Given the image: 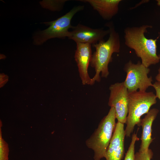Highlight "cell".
I'll return each instance as SVG.
<instances>
[{"instance_id": "cell-1", "label": "cell", "mask_w": 160, "mask_h": 160, "mask_svg": "<svg viewBox=\"0 0 160 160\" xmlns=\"http://www.w3.org/2000/svg\"><path fill=\"white\" fill-rule=\"evenodd\" d=\"M105 25L108 27L110 31L108 39L106 41L103 40L92 45L95 51L92 55L90 64L94 68L95 73L92 78L91 85L94 84L95 81H100V74L102 77H108L109 73L108 65L112 60V55L114 53L120 51L119 36L115 30L113 23L108 22Z\"/></svg>"}, {"instance_id": "cell-2", "label": "cell", "mask_w": 160, "mask_h": 160, "mask_svg": "<svg viewBox=\"0 0 160 160\" xmlns=\"http://www.w3.org/2000/svg\"><path fill=\"white\" fill-rule=\"evenodd\" d=\"M152 27L144 25L127 27L124 30L125 44L134 50L137 56L140 58L141 63L148 68L160 61L156 52V42L159 37L155 39H148L145 35V33L148 32L147 29Z\"/></svg>"}, {"instance_id": "cell-3", "label": "cell", "mask_w": 160, "mask_h": 160, "mask_svg": "<svg viewBox=\"0 0 160 160\" xmlns=\"http://www.w3.org/2000/svg\"><path fill=\"white\" fill-rule=\"evenodd\" d=\"M115 111L111 107L108 113L101 120L97 128L86 141V144L94 152V160L104 158L106 151L114 132L116 123Z\"/></svg>"}, {"instance_id": "cell-4", "label": "cell", "mask_w": 160, "mask_h": 160, "mask_svg": "<svg viewBox=\"0 0 160 160\" xmlns=\"http://www.w3.org/2000/svg\"><path fill=\"white\" fill-rule=\"evenodd\" d=\"M157 98L152 92H129L128 112L125 130L127 137H130L136 125L140 126L141 117L148 112L151 107L156 103Z\"/></svg>"}, {"instance_id": "cell-5", "label": "cell", "mask_w": 160, "mask_h": 160, "mask_svg": "<svg viewBox=\"0 0 160 160\" xmlns=\"http://www.w3.org/2000/svg\"><path fill=\"white\" fill-rule=\"evenodd\" d=\"M84 8V5L74 6L65 15L56 20L44 23L46 25H49V27L36 33L33 37L34 44L41 45L47 40L52 38H69L71 35V31L68 30L73 26L71 24L72 18L77 13L82 11Z\"/></svg>"}, {"instance_id": "cell-6", "label": "cell", "mask_w": 160, "mask_h": 160, "mask_svg": "<svg viewBox=\"0 0 160 160\" xmlns=\"http://www.w3.org/2000/svg\"><path fill=\"white\" fill-rule=\"evenodd\" d=\"M126 72L124 84L129 92L139 91L145 92L150 87L153 86L152 78L148 77L150 69L144 65L140 61L136 64L129 60L124 66Z\"/></svg>"}, {"instance_id": "cell-7", "label": "cell", "mask_w": 160, "mask_h": 160, "mask_svg": "<svg viewBox=\"0 0 160 160\" xmlns=\"http://www.w3.org/2000/svg\"><path fill=\"white\" fill-rule=\"evenodd\" d=\"M109 89L108 105L114 108L117 122L126 123L128 112L129 92L124 82L111 85Z\"/></svg>"}, {"instance_id": "cell-8", "label": "cell", "mask_w": 160, "mask_h": 160, "mask_svg": "<svg viewBox=\"0 0 160 160\" xmlns=\"http://www.w3.org/2000/svg\"><path fill=\"white\" fill-rule=\"evenodd\" d=\"M71 35L68 38L76 43L88 44H93L104 40V38L109 34L108 29H93L80 24L72 26Z\"/></svg>"}, {"instance_id": "cell-9", "label": "cell", "mask_w": 160, "mask_h": 160, "mask_svg": "<svg viewBox=\"0 0 160 160\" xmlns=\"http://www.w3.org/2000/svg\"><path fill=\"white\" fill-rule=\"evenodd\" d=\"M74 58L78 68L80 77L83 85H91L92 78L88 69L92 55L91 44L76 43Z\"/></svg>"}, {"instance_id": "cell-10", "label": "cell", "mask_w": 160, "mask_h": 160, "mask_svg": "<svg viewBox=\"0 0 160 160\" xmlns=\"http://www.w3.org/2000/svg\"><path fill=\"white\" fill-rule=\"evenodd\" d=\"M125 136L124 124L117 122L105 157L106 160H121L124 156Z\"/></svg>"}, {"instance_id": "cell-11", "label": "cell", "mask_w": 160, "mask_h": 160, "mask_svg": "<svg viewBox=\"0 0 160 160\" xmlns=\"http://www.w3.org/2000/svg\"><path fill=\"white\" fill-rule=\"evenodd\" d=\"M88 3L98 13L104 20H109L116 15L121 0H81Z\"/></svg>"}, {"instance_id": "cell-12", "label": "cell", "mask_w": 160, "mask_h": 160, "mask_svg": "<svg viewBox=\"0 0 160 160\" xmlns=\"http://www.w3.org/2000/svg\"><path fill=\"white\" fill-rule=\"evenodd\" d=\"M159 110L153 108L143 119H141L140 126L142 127L141 141L139 151L144 152L148 151L153 139L152 138V127L153 121L156 118Z\"/></svg>"}, {"instance_id": "cell-13", "label": "cell", "mask_w": 160, "mask_h": 160, "mask_svg": "<svg viewBox=\"0 0 160 160\" xmlns=\"http://www.w3.org/2000/svg\"><path fill=\"white\" fill-rule=\"evenodd\" d=\"M139 140L137 134L134 133L132 135V140L124 160H135V143L136 142Z\"/></svg>"}, {"instance_id": "cell-14", "label": "cell", "mask_w": 160, "mask_h": 160, "mask_svg": "<svg viewBox=\"0 0 160 160\" xmlns=\"http://www.w3.org/2000/svg\"><path fill=\"white\" fill-rule=\"evenodd\" d=\"M153 153L150 149L144 152L138 151L135 154V160H151Z\"/></svg>"}, {"instance_id": "cell-15", "label": "cell", "mask_w": 160, "mask_h": 160, "mask_svg": "<svg viewBox=\"0 0 160 160\" xmlns=\"http://www.w3.org/2000/svg\"><path fill=\"white\" fill-rule=\"evenodd\" d=\"M156 91V95L157 98L160 100V83L156 81L153 84V86Z\"/></svg>"}, {"instance_id": "cell-16", "label": "cell", "mask_w": 160, "mask_h": 160, "mask_svg": "<svg viewBox=\"0 0 160 160\" xmlns=\"http://www.w3.org/2000/svg\"><path fill=\"white\" fill-rule=\"evenodd\" d=\"M0 160H8L7 153V152L1 151L0 153Z\"/></svg>"}, {"instance_id": "cell-17", "label": "cell", "mask_w": 160, "mask_h": 160, "mask_svg": "<svg viewBox=\"0 0 160 160\" xmlns=\"http://www.w3.org/2000/svg\"><path fill=\"white\" fill-rule=\"evenodd\" d=\"M155 79L157 81L160 83V67L158 70V73L156 76Z\"/></svg>"}, {"instance_id": "cell-18", "label": "cell", "mask_w": 160, "mask_h": 160, "mask_svg": "<svg viewBox=\"0 0 160 160\" xmlns=\"http://www.w3.org/2000/svg\"><path fill=\"white\" fill-rule=\"evenodd\" d=\"M157 4L158 6H160V0H157Z\"/></svg>"}, {"instance_id": "cell-19", "label": "cell", "mask_w": 160, "mask_h": 160, "mask_svg": "<svg viewBox=\"0 0 160 160\" xmlns=\"http://www.w3.org/2000/svg\"><path fill=\"white\" fill-rule=\"evenodd\" d=\"M158 57H159V60H160V54L158 55Z\"/></svg>"}]
</instances>
